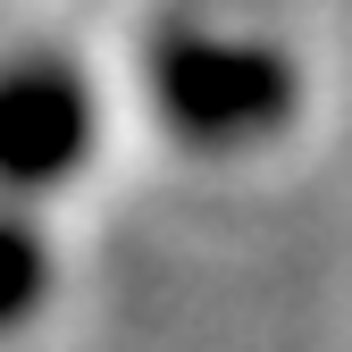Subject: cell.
Returning <instances> with one entry per match:
<instances>
[{
	"mask_svg": "<svg viewBox=\"0 0 352 352\" xmlns=\"http://www.w3.org/2000/svg\"><path fill=\"white\" fill-rule=\"evenodd\" d=\"M151 101H160V118H168L176 143H193V151H243V143H269L277 126L294 118L302 84H294V59L277 51V42L176 25V34L151 42Z\"/></svg>",
	"mask_w": 352,
	"mask_h": 352,
	"instance_id": "cell-1",
	"label": "cell"
},
{
	"mask_svg": "<svg viewBox=\"0 0 352 352\" xmlns=\"http://www.w3.org/2000/svg\"><path fill=\"white\" fill-rule=\"evenodd\" d=\"M93 160V84L67 59L0 67V193H51Z\"/></svg>",
	"mask_w": 352,
	"mask_h": 352,
	"instance_id": "cell-2",
	"label": "cell"
},
{
	"mask_svg": "<svg viewBox=\"0 0 352 352\" xmlns=\"http://www.w3.org/2000/svg\"><path fill=\"white\" fill-rule=\"evenodd\" d=\"M42 294H51V243L17 201H0V336L25 327L42 311Z\"/></svg>",
	"mask_w": 352,
	"mask_h": 352,
	"instance_id": "cell-3",
	"label": "cell"
}]
</instances>
